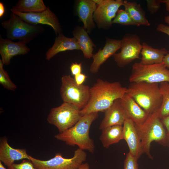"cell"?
Returning a JSON list of instances; mask_svg holds the SVG:
<instances>
[{"label": "cell", "mask_w": 169, "mask_h": 169, "mask_svg": "<svg viewBox=\"0 0 169 169\" xmlns=\"http://www.w3.org/2000/svg\"><path fill=\"white\" fill-rule=\"evenodd\" d=\"M127 88L120 82H110L98 79L90 88L89 101L80 110L81 116L92 113L105 112L117 99H121L126 93Z\"/></svg>", "instance_id": "obj_1"}, {"label": "cell", "mask_w": 169, "mask_h": 169, "mask_svg": "<svg viewBox=\"0 0 169 169\" xmlns=\"http://www.w3.org/2000/svg\"><path fill=\"white\" fill-rule=\"evenodd\" d=\"M98 115V112H94L82 116L73 126L55 135V138L65 142L68 145L77 146L80 149L94 153L95 146L90 136V130L92 124Z\"/></svg>", "instance_id": "obj_2"}, {"label": "cell", "mask_w": 169, "mask_h": 169, "mask_svg": "<svg viewBox=\"0 0 169 169\" xmlns=\"http://www.w3.org/2000/svg\"><path fill=\"white\" fill-rule=\"evenodd\" d=\"M159 110L149 114L142 124H135L141 139L143 153L150 159L152 158L150 152L152 142L155 141L164 146H169V137L159 117Z\"/></svg>", "instance_id": "obj_3"}, {"label": "cell", "mask_w": 169, "mask_h": 169, "mask_svg": "<svg viewBox=\"0 0 169 169\" xmlns=\"http://www.w3.org/2000/svg\"><path fill=\"white\" fill-rule=\"evenodd\" d=\"M126 93L149 114L157 111L161 107L162 96L158 83H131L127 88Z\"/></svg>", "instance_id": "obj_4"}, {"label": "cell", "mask_w": 169, "mask_h": 169, "mask_svg": "<svg viewBox=\"0 0 169 169\" xmlns=\"http://www.w3.org/2000/svg\"><path fill=\"white\" fill-rule=\"evenodd\" d=\"M1 25L6 30L7 38L12 40H18L26 44L44 30L42 26L28 23L13 13L10 14L9 18L3 21Z\"/></svg>", "instance_id": "obj_5"}, {"label": "cell", "mask_w": 169, "mask_h": 169, "mask_svg": "<svg viewBox=\"0 0 169 169\" xmlns=\"http://www.w3.org/2000/svg\"><path fill=\"white\" fill-rule=\"evenodd\" d=\"M60 93L63 102L72 104L80 110L87 105L90 96V88L84 84L78 85L70 75L61 79Z\"/></svg>", "instance_id": "obj_6"}, {"label": "cell", "mask_w": 169, "mask_h": 169, "mask_svg": "<svg viewBox=\"0 0 169 169\" xmlns=\"http://www.w3.org/2000/svg\"><path fill=\"white\" fill-rule=\"evenodd\" d=\"M129 80L131 83L141 82L169 83V69L163 63L149 65L136 63L132 66Z\"/></svg>", "instance_id": "obj_7"}, {"label": "cell", "mask_w": 169, "mask_h": 169, "mask_svg": "<svg viewBox=\"0 0 169 169\" xmlns=\"http://www.w3.org/2000/svg\"><path fill=\"white\" fill-rule=\"evenodd\" d=\"M81 117L80 110L78 108L63 102L60 106L51 109L47 120L56 126L60 133L73 126Z\"/></svg>", "instance_id": "obj_8"}, {"label": "cell", "mask_w": 169, "mask_h": 169, "mask_svg": "<svg viewBox=\"0 0 169 169\" xmlns=\"http://www.w3.org/2000/svg\"><path fill=\"white\" fill-rule=\"evenodd\" d=\"M87 156L86 152L79 148L76 150L73 156L69 158L64 157L59 153L47 160H40L29 156L30 160L37 169H79Z\"/></svg>", "instance_id": "obj_9"}, {"label": "cell", "mask_w": 169, "mask_h": 169, "mask_svg": "<svg viewBox=\"0 0 169 169\" xmlns=\"http://www.w3.org/2000/svg\"><path fill=\"white\" fill-rule=\"evenodd\" d=\"M121 51L114 55V60L120 67H123L134 60L140 59L142 45L135 34H127L121 40Z\"/></svg>", "instance_id": "obj_10"}, {"label": "cell", "mask_w": 169, "mask_h": 169, "mask_svg": "<svg viewBox=\"0 0 169 169\" xmlns=\"http://www.w3.org/2000/svg\"><path fill=\"white\" fill-rule=\"evenodd\" d=\"M124 2L122 0H101L97 5L93 14L94 20L98 27L107 28L111 27L112 19Z\"/></svg>", "instance_id": "obj_11"}, {"label": "cell", "mask_w": 169, "mask_h": 169, "mask_svg": "<svg viewBox=\"0 0 169 169\" xmlns=\"http://www.w3.org/2000/svg\"><path fill=\"white\" fill-rule=\"evenodd\" d=\"M26 22L33 25H47L50 26L57 35L62 33V29L59 19L49 7L42 12L23 13L11 10Z\"/></svg>", "instance_id": "obj_12"}, {"label": "cell", "mask_w": 169, "mask_h": 169, "mask_svg": "<svg viewBox=\"0 0 169 169\" xmlns=\"http://www.w3.org/2000/svg\"><path fill=\"white\" fill-rule=\"evenodd\" d=\"M26 43L22 41L15 42L0 37V54L4 65L10 64L11 59L18 55H25L30 51Z\"/></svg>", "instance_id": "obj_13"}, {"label": "cell", "mask_w": 169, "mask_h": 169, "mask_svg": "<svg viewBox=\"0 0 169 169\" xmlns=\"http://www.w3.org/2000/svg\"><path fill=\"white\" fill-rule=\"evenodd\" d=\"M123 140L126 142L129 151L138 160L143 153L141 142L134 123L126 119L123 125Z\"/></svg>", "instance_id": "obj_14"}, {"label": "cell", "mask_w": 169, "mask_h": 169, "mask_svg": "<svg viewBox=\"0 0 169 169\" xmlns=\"http://www.w3.org/2000/svg\"><path fill=\"white\" fill-rule=\"evenodd\" d=\"M121 45V40L107 38L103 48L93 54V61L90 68V72L93 74L97 73L101 65L120 49Z\"/></svg>", "instance_id": "obj_15"}, {"label": "cell", "mask_w": 169, "mask_h": 169, "mask_svg": "<svg viewBox=\"0 0 169 169\" xmlns=\"http://www.w3.org/2000/svg\"><path fill=\"white\" fill-rule=\"evenodd\" d=\"M121 103L127 119L135 124L141 125L147 119L149 114L146 113L126 93L120 99Z\"/></svg>", "instance_id": "obj_16"}, {"label": "cell", "mask_w": 169, "mask_h": 169, "mask_svg": "<svg viewBox=\"0 0 169 169\" xmlns=\"http://www.w3.org/2000/svg\"><path fill=\"white\" fill-rule=\"evenodd\" d=\"M99 129L101 130L115 125H123L127 119L122 107L120 99L116 100L105 112Z\"/></svg>", "instance_id": "obj_17"}, {"label": "cell", "mask_w": 169, "mask_h": 169, "mask_svg": "<svg viewBox=\"0 0 169 169\" xmlns=\"http://www.w3.org/2000/svg\"><path fill=\"white\" fill-rule=\"evenodd\" d=\"M30 160L29 155L24 149H15L9 145L6 137L2 138L0 143V161L8 167L15 161L22 159Z\"/></svg>", "instance_id": "obj_18"}, {"label": "cell", "mask_w": 169, "mask_h": 169, "mask_svg": "<svg viewBox=\"0 0 169 169\" xmlns=\"http://www.w3.org/2000/svg\"><path fill=\"white\" fill-rule=\"evenodd\" d=\"M97 7L93 0H80L78 2L77 13L83 22L84 28L88 32L91 31L95 27L93 14Z\"/></svg>", "instance_id": "obj_19"}, {"label": "cell", "mask_w": 169, "mask_h": 169, "mask_svg": "<svg viewBox=\"0 0 169 169\" xmlns=\"http://www.w3.org/2000/svg\"><path fill=\"white\" fill-rule=\"evenodd\" d=\"M74 50H80L77 40L74 37H67L61 33L55 38L53 45L47 51L46 59L49 61L60 52Z\"/></svg>", "instance_id": "obj_20"}, {"label": "cell", "mask_w": 169, "mask_h": 169, "mask_svg": "<svg viewBox=\"0 0 169 169\" xmlns=\"http://www.w3.org/2000/svg\"><path fill=\"white\" fill-rule=\"evenodd\" d=\"M140 63L144 65H149L163 63L165 56L168 53L165 48L155 49L149 45L146 42L142 44Z\"/></svg>", "instance_id": "obj_21"}, {"label": "cell", "mask_w": 169, "mask_h": 169, "mask_svg": "<svg viewBox=\"0 0 169 169\" xmlns=\"http://www.w3.org/2000/svg\"><path fill=\"white\" fill-rule=\"evenodd\" d=\"M74 37L77 41L84 56L90 59L93 55L94 47L96 46L89 37L88 32L83 27H76L73 31Z\"/></svg>", "instance_id": "obj_22"}, {"label": "cell", "mask_w": 169, "mask_h": 169, "mask_svg": "<svg viewBox=\"0 0 169 169\" xmlns=\"http://www.w3.org/2000/svg\"><path fill=\"white\" fill-rule=\"evenodd\" d=\"M100 140L103 147L106 148L123 140V125H113L103 129Z\"/></svg>", "instance_id": "obj_23"}, {"label": "cell", "mask_w": 169, "mask_h": 169, "mask_svg": "<svg viewBox=\"0 0 169 169\" xmlns=\"http://www.w3.org/2000/svg\"><path fill=\"white\" fill-rule=\"evenodd\" d=\"M125 10L129 14L135 25L150 26V23L146 17L145 12L141 5L135 2L124 1Z\"/></svg>", "instance_id": "obj_24"}, {"label": "cell", "mask_w": 169, "mask_h": 169, "mask_svg": "<svg viewBox=\"0 0 169 169\" xmlns=\"http://www.w3.org/2000/svg\"><path fill=\"white\" fill-rule=\"evenodd\" d=\"M47 8L43 0H19L10 10L31 13L42 12Z\"/></svg>", "instance_id": "obj_25"}, {"label": "cell", "mask_w": 169, "mask_h": 169, "mask_svg": "<svg viewBox=\"0 0 169 169\" xmlns=\"http://www.w3.org/2000/svg\"><path fill=\"white\" fill-rule=\"evenodd\" d=\"M162 96V102L159 110V117L162 119L169 116V83L163 82L159 84Z\"/></svg>", "instance_id": "obj_26"}, {"label": "cell", "mask_w": 169, "mask_h": 169, "mask_svg": "<svg viewBox=\"0 0 169 169\" xmlns=\"http://www.w3.org/2000/svg\"><path fill=\"white\" fill-rule=\"evenodd\" d=\"M3 65L1 59H0V84L8 90L15 91L17 86L12 81L7 72L3 69Z\"/></svg>", "instance_id": "obj_27"}, {"label": "cell", "mask_w": 169, "mask_h": 169, "mask_svg": "<svg viewBox=\"0 0 169 169\" xmlns=\"http://www.w3.org/2000/svg\"><path fill=\"white\" fill-rule=\"evenodd\" d=\"M112 23L122 25H135L129 14L125 10L121 9H119L117 11Z\"/></svg>", "instance_id": "obj_28"}, {"label": "cell", "mask_w": 169, "mask_h": 169, "mask_svg": "<svg viewBox=\"0 0 169 169\" xmlns=\"http://www.w3.org/2000/svg\"><path fill=\"white\" fill-rule=\"evenodd\" d=\"M138 160L129 152L127 153L124 161V169H138Z\"/></svg>", "instance_id": "obj_29"}, {"label": "cell", "mask_w": 169, "mask_h": 169, "mask_svg": "<svg viewBox=\"0 0 169 169\" xmlns=\"http://www.w3.org/2000/svg\"><path fill=\"white\" fill-rule=\"evenodd\" d=\"M8 169H37L30 160H23L19 164L14 163Z\"/></svg>", "instance_id": "obj_30"}, {"label": "cell", "mask_w": 169, "mask_h": 169, "mask_svg": "<svg viewBox=\"0 0 169 169\" xmlns=\"http://www.w3.org/2000/svg\"><path fill=\"white\" fill-rule=\"evenodd\" d=\"M147 7L148 11L152 14L156 13L160 8L161 0H147Z\"/></svg>", "instance_id": "obj_31"}, {"label": "cell", "mask_w": 169, "mask_h": 169, "mask_svg": "<svg viewBox=\"0 0 169 169\" xmlns=\"http://www.w3.org/2000/svg\"><path fill=\"white\" fill-rule=\"evenodd\" d=\"M70 68L72 75L75 76L81 73L82 63H72L70 65Z\"/></svg>", "instance_id": "obj_32"}, {"label": "cell", "mask_w": 169, "mask_h": 169, "mask_svg": "<svg viewBox=\"0 0 169 169\" xmlns=\"http://www.w3.org/2000/svg\"><path fill=\"white\" fill-rule=\"evenodd\" d=\"M87 77L84 74L81 73L74 76V79L78 85H81L83 84Z\"/></svg>", "instance_id": "obj_33"}, {"label": "cell", "mask_w": 169, "mask_h": 169, "mask_svg": "<svg viewBox=\"0 0 169 169\" xmlns=\"http://www.w3.org/2000/svg\"><path fill=\"white\" fill-rule=\"evenodd\" d=\"M157 31L165 33L169 36V26L163 24H160L157 27Z\"/></svg>", "instance_id": "obj_34"}, {"label": "cell", "mask_w": 169, "mask_h": 169, "mask_svg": "<svg viewBox=\"0 0 169 169\" xmlns=\"http://www.w3.org/2000/svg\"><path fill=\"white\" fill-rule=\"evenodd\" d=\"M161 120L166 129L167 136L169 137V116L161 119Z\"/></svg>", "instance_id": "obj_35"}, {"label": "cell", "mask_w": 169, "mask_h": 169, "mask_svg": "<svg viewBox=\"0 0 169 169\" xmlns=\"http://www.w3.org/2000/svg\"><path fill=\"white\" fill-rule=\"evenodd\" d=\"M163 63L167 68H169V51H168V53L165 56Z\"/></svg>", "instance_id": "obj_36"}, {"label": "cell", "mask_w": 169, "mask_h": 169, "mask_svg": "<svg viewBox=\"0 0 169 169\" xmlns=\"http://www.w3.org/2000/svg\"><path fill=\"white\" fill-rule=\"evenodd\" d=\"M5 7L3 3L0 2V18H2L5 13Z\"/></svg>", "instance_id": "obj_37"}, {"label": "cell", "mask_w": 169, "mask_h": 169, "mask_svg": "<svg viewBox=\"0 0 169 169\" xmlns=\"http://www.w3.org/2000/svg\"><path fill=\"white\" fill-rule=\"evenodd\" d=\"M161 2L165 4L166 10L169 12V0H161Z\"/></svg>", "instance_id": "obj_38"}, {"label": "cell", "mask_w": 169, "mask_h": 169, "mask_svg": "<svg viewBox=\"0 0 169 169\" xmlns=\"http://www.w3.org/2000/svg\"><path fill=\"white\" fill-rule=\"evenodd\" d=\"M79 169H90V166L88 163H83Z\"/></svg>", "instance_id": "obj_39"}, {"label": "cell", "mask_w": 169, "mask_h": 169, "mask_svg": "<svg viewBox=\"0 0 169 169\" xmlns=\"http://www.w3.org/2000/svg\"><path fill=\"white\" fill-rule=\"evenodd\" d=\"M164 20L165 22L169 25V16L165 17Z\"/></svg>", "instance_id": "obj_40"}, {"label": "cell", "mask_w": 169, "mask_h": 169, "mask_svg": "<svg viewBox=\"0 0 169 169\" xmlns=\"http://www.w3.org/2000/svg\"><path fill=\"white\" fill-rule=\"evenodd\" d=\"M0 169H7L3 166L2 162L0 161Z\"/></svg>", "instance_id": "obj_41"}]
</instances>
